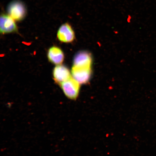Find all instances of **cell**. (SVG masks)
<instances>
[{
    "label": "cell",
    "mask_w": 156,
    "mask_h": 156,
    "mask_svg": "<svg viewBox=\"0 0 156 156\" xmlns=\"http://www.w3.org/2000/svg\"><path fill=\"white\" fill-rule=\"evenodd\" d=\"M8 14L16 21L24 20L27 15L26 5L20 0H13L9 3L7 8Z\"/></svg>",
    "instance_id": "cell-1"
},
{
    "label": "cell",
    "mask_w": 156,
    "mask_h": 156,
    "mask_svg": "<svg viewBox=\"0 0 156 156\" xmlns=\"http://www.w3.org/2000/svg\"><path fill=\"white\" fill-rule=\"evenodd\" d=\"M59 85L68 98L72 100H76L79 96L80 84L73 77Z\"/></svg>",
    "instance_id": "cell-2"
},
{
    "label": "cell",
    "mask_w": 156,
    "mask_h": 156,
    "mask_svg": "<svg viewBox=\"0 0 156 156\" xmlns=\"http://www.w3.org/2000/svg\"><path fill=\"white\" fill-rule=\"evenodd\" d=\"M18 28L16 21L5 12L0 13V34L18 33Z\"/></svg>",
    "instance_id": "cell-3"
},
{
    "label": "cell",
    "mask_w": 156,
    "mask_h": 156,
    "mask_svg": "<svg viewBox=\"0 0 156 156\" xmlns=\"http://www.w3.org/2000/svg\"><path fill=\"white\" fill-rule=\"evenodd\" d=\"M73 77L80 84L87 83L90 80L92 70L91 68L76 67L73 66L71 70Z\"/></svg>",
    "instance_id": "cell-4"
},
{
    "label": "cell",
    "mask_w": 156,
    "mask_h": 156,
    "mask_svg": "<svg viewBox=\"0 0 156 156\" xmlns=\"http://www.w3.org/2000/svg\"><path fill=\"white\" fill-rule=\"evenodd\" d=\"M57 36L58 40L65 43L73 42L75 38V32L71 25L68 23H64L60 27Z\"/></svg>",
    "instance_id": "cell-5"
},
{
    "label": "cell",
    "mask_w": 156,
    "mask_h": 156,
    "mask_svg": "<svg viewBox=\"0 0 156 156\" xmlns=\"http://www.w3.org/2000/svg\"><path fill=\"white\" fill-rule=\"evenodd\" d=\"M73 65L76 67L91 68L93 63L92 56L90 52L81 51L78 52L74 57Z\"/></svg>",
    "instance_id": "cell-6"
},
{
    "label": "cell",
    "mask_w": 156,
    "mask_h": 156,
    "mask_svg": "<svg viewBox=\"0 0 156 156\" xmlns=\"http://www.w3.org/2000/svg\"><path fill=\"white\" fill-rule=\"evenodd\" d=\"M53 76L55 81L58 85L67 81L71 77V73L68 68L61 64L54 68Z\"/></svg>",
    "instance_id": "cell-7"
},
{
    "label": "cell",
    "mask_w": 156,
    "mask_h": 156,
    "mask_svg": "<svg viewBox=\"0 0 156 156\" xmlns=\"http://www.w3.org/2000/svg\"><path fill=\"white\" fill-rule=\"evenodd\" d=\"M48 57L49 61L55 65H60L63 63L64 58L63 52L59 48L54 46L48 50Z\"/></svg>",
    "instance_id": "cell-8"
}]
</instances>
